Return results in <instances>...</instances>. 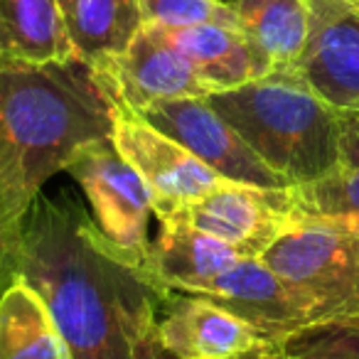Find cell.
I'll list each match as a JSON object with an SVG mask.
<instances>
[{
	"instance_id": "obj_1",
	"label": "cell",
	"mask_w": 359,
	"mask_h": 359,
	"mask_svg": "<svg viewBox=\"0 0 359 359\" xmlns=\"http://www.w3.org/2000/svg\"><path fill=\"white\" fill-rule=\"evenodd\" d=\"M47 305L74 359H148L170 290L118 251L72 197L37 195L22 222L18 276Z\"/></svg>"
},
{
	"instance_id": "obj_2",
	"label": "cell",
	"mask_w": 359,
	"mask_h": 359,
	"mask_svg": "<svg viewBox=\"0 0 359 359\" xmlns=\"http://www.w3.org/2000/svg\"><path fill=\"white\" fill-rule=\"evenodd\" d=\"M116 104L81 57L0 67V195L20 210L96 140L114 135Z\"/></svg>"
},
{
	"instance_id": "obj_3",
	"label": "cell",
	"mask_w": 359,
	"mask_h": 359,
	"mask_svg": "<svg viewBox=\"0 0 359 359\" xmlns=\"http://www.w3.org/2000/svg\"><path fill=\"white\" fill-rule=\"evenodd\" d=\"M207 101L288 187L315 182L342 165L339 111L293 69L217 91Z\"/></svg>"
},
{
	"instance_id": "obj_4",
	"label": "cell",
	"mask_w": 359,
	"mask_h": 359,
	"mask_svg": "<svg viewBox=\"0 0 359 359\" xmlns=\"http://www.w3.org/2000/svg\"><path fill=\"white\" fill-rule=\"evenodd\" d=\"M259 259L310 300L320 323L359 315V224L354 222L295 215Z\"/></svg>"
},
{
	"instance_id": "obj_5",
	"label": "cell",
	"mask_w": 359,
	"mask_h": 359,
	"mask_svg": "<svg viewBox=\"0 0 359 359\" xmlns=\"http://www.w3.org/2000/svg\"><path fill=\"white\" fill-rule=\"evenodd\" d=\"M91 205V219L101 234L130 261L148 266V226L155 217L153 195L138 170L116 150L114 140L86 145L67 168Z\"/></svg>"
},
{
	"instance_id": "obj_6",
	"label": "cell",
	"mask_w": 359,
	"mask_h": 359,
	"mask_svg": "<svg viewBox=\"0 0 359 359\" xmlns=\"http://www.w3.org/2000/svg\"><path fill=\"white\" fill-rule=\"evenodd\" d=\"M295 217L290 187H254L222 180L192 205L155 219H177L234 246L244 259H259Z\"/></svg>"
},
{
	"instance_id": "obj_7",
	"label": "cell",
	"mask_w": 359,
	"mask_h": 359,
	"mask_svg": "<svg viewBox=\"0 0 359 359\" xmlns=\"http://www.w3.org/2000/svg\"><path fill=\"white\" fill-rule=\"evenodd\" d=\"M96 72L116 109L133 116L165 101L212 96L190 60L153 25H145L126 52L96 67Z\"/></svg>"
},
{
	"instance_id": "obj_8",
	"label": "cell",
	"mask_w": 359,
	"mask_h": 359,
	"mask_svg": "<svg viewBox=\"0 0 359 359\" xmlns=\"http://www.w3.org/2000/svg\"><path fill=\"white\" fill-rule=\"evenodd\" d=\"M138 118L163 130L182 148H187L202 165L229 182L254 187H288L285 180L278 177L246 140L236 133L207 99H180L150 106L140 111Z\"/></svg>"
},
{
	"instance_id": "obj_9",
	"label": "cell",
	"mask_w": 359,
	"mask_h": 359,
	"mask_svg": "<svg viewBox=\"0 0 359 359\" xmlns=\"http://www.w3.org/2000/svg\"><path fill=\"white\" fill-rule=\"evenodd\" d=\"M185 293L222 305L254 327L264 342L278 347L290 334L320 323L310 300L303 298L280 276H276L261 259H241L222 276L205 280Z\"/></svg>"
},
{
	"instance_id": "obj_10",
	"label": "cell",
	"mask_w": 359,
	"mask_h": 359,
	"mask_svg": "<svg viewBox=\"0 0 359 359\" xmlns=\"http://www.w3.org/2000/svg\"><path fill=\"white\" fill-rule=\"evenodd\" d=\"M111 140L145 180L155 217L192 205L222 182L190 150L133 114L116 111Z\"/></svg>"
},
{
	"instance_id": "obj_11",
	"label": "cell",
	"mask_w": 359,
	"mask_h": 359,
	"mask_svg": "<svg viewBox=\"0 0 359 359\" xmlns=\"http://www.w3.org/2000/svg\"><path fill=\"white\" fill-rule=\"evenodd\" d=\"M310 32L293 72L332 109L359 104V8L352 0H308Z\"/></svg>"
},
{
	"instance_id": "obj_12",
	"label": "cell",
	"mask_w": 359,
	"mask_h": 359,
	"mask_svg": "<svg viewBox=\"0 0 359 359\" xmlns=\"http://www.w3.org/2000/svg\"><path fill=\"white\" fill-rule=\"evenodd\" d=\"M158 342L175 359H234L264 339L222 305L170 290L158 320Z\"/></svg>"
},
{
	"instance_id": "obj_13",
	"label": "cell",
	"mask_w": 359,
	"mask_h": 359,
	"mask_svg": "<svg viewBox=\"0 0 359 359\" xmlns=\"http://www.w3.org/2000/svg\"><path fill=\"white\" fill-rule=\"evenodd\" d=\"M254 79L295 67L310 32L308 0H231Z\"/></svg>"
},
{
	"instance_id": "obj_14",
	"label": "cell",
	"mask_w": 359,
	"mask_h": 359,
	"mask_svg": "<svg viewBox=\"0 0 359 359\" xmlns=\"http://www.w3.org/2000/svg\"><path fill=\"white\" fill-rule=\"evenodd\" d=\"M160 231L150 244L148 269L163 288L185 293L239 264L244 256L217 236L177 219H158Z\"/></svg>"
},
{
	"instance_id": "obj_15",
	"label": "cell",
	"mask_w": 359,
	"mask_h": 359,
	"mask_svg": "<svg viewBox=\"0 0 359 359\" xmlns=\"http://www.w3.org/2000/svg\"><path fill=\"white\" fill-rule=\"evenodd\" d=\"M74 55L60 0H0V67Z\"/></svg>"
},
{
	"instance_id": "obj_16",
	"label": "cell",
	"mask_w": 359,
	"mask_h": 359,
	"mask_svg": "<svg viewBox=\"0 0 359 359\" xmlns=\"http://www.w3.org/2000/svg\"><path fill=\"white\" fill-rule=\"evenodd\" d=\"M60 6L72 50L94 69L126 52L145 27L138 0H62Z\"/></svg>"
},
{
	"instance_id": "obj_17",
	"label": "cell",
	"mask_w": 359,
	"mask_h": 359,
	"mask_svg": "<svg viewBox=\"0 0 359 359\" xmlns=\"http://www.w3.org/2000/svg\"><path fill=\"white\" fill-rule=\"evenodd\" d=\"M158 30L190 60L212 94L236 89L254 79V62L239 27L202 22V25L158 27Z\"/></svg>"
},
{
	"instance_id": "obj_18",
	"label": "cell",
	"mask_w": 359,
	"mask_h": 359,
	"mask_svg": "<svg viewBox=\"0 0 359 359\" xmlns=\"http://www.w3.org/2000/svg\"><path fill=\"white\" fill-rule=\"evenodd\" d=\"M0 359H74L47 305L20 278L0 295Z\"/></svg>"
},
{
	"instance_id": "obj_19",
	"label": "cell",
	"mask_w": 359,
	"mask_h": 359,
	"mask_svg": "<svg viewBox=\"0 0 359 359\" xmlns=\"http://www.w3.org/2000/svg\"><path fill=\"white\" fill-rule=\"evenodd\" d=\"M295 215L327 217L359 224V168L332 170L308 185L290 187Z\"/></svg>"
},
{
	"instance_id": "obj_20",
	"label": "cell",
	"mask_w": 359,
	"mask_h": 359,
	"mask_svg": "<svg viewBox=\"0 0 359 359\" xmlns=\"http://www.w3.org/2000/svg\"><path fill=\"white\" fill-rule=\"evenodd\" d=\"M280 352L293 359H359V315L308 325L290 334Z\"/></svg>"
},
{
	"instance_id": "obj_21",
	"label": "cell",
	"mask_w": 359,
	"mask_h": 359,
	"mask_svg": "<svg viewBox=\"0 0 359 359\" xmlns=\"http://www.w3.org/2000/svg\"><path fill=\"white\" fill-rule=\"evenodd\" d=\"M145 25L153 27H185L217 22L236 25V13L226 0H138Z\"/></svg>"
},
{
	"instance_id": "obj_22",
	"label": "cell",
	"mask_w": 359,
	"mask_h": 359,
	"mask_svg": "<svg viewBox=\"0 0 359 359\" xmlns=\"http://www.w3.org/2000/svg\"><path fill=\"white\" fill-rule=\"evenodd\" d=\"M25 215L27 210L11 205L0 195V295L18 276V249H20Z\"/></svg>"
},
{
	"instance_id": "obj_23",
	"label": "cell",
	"mask_w": 359,
	"mask_h": 359,
	"mask_svg": "<svg viewBox=\"0 0 359 359\" xmlns=\"http://www.w3.org/2000/svg\"><path fill=\"white\" fill-rule=\"evenodd\" d=\"M339 153L342 168H359V111H339Z\"/></svg>"
},
{
	"instance_id": "obj_24",
	"label": "cell",
	"mask_w": 359,
	"mask_h": 359,
	"mask_svg": "<svg viewBox=\"0 0 359 359\" xmlns=\"http://www.w3.org/2000/svg\"><path fill=\"white\" fill-rule=\"evenodd\" d=\"M278 357H280L278 344L264 342V344H259V347L249 349V352L239 354V357H234V359H278Z\"/></svg>"
},
{
	"instance_id": "obj_25",
	"label": "cell",
	"mask_w": 359,
	"mask_h": 359,
	"mask_svg": "<svg viewBox=\"0 0 359 359\" xmlns=\"http://www.w3.org/2000/svg\"><path fill=\"white\" fill-rule=\"evenodd\" d=\"M148 359H175L170 352H165L163 347H160V342L155 339V344L150 347V352H148Z\"/></svg>"
},
{
	"instance_id": "obj_26",
	"label": "cell",
	"mask_w": 359,
	"mask_h": 359,
	"mask_svg": "<svg viewBox=\"0 0 359 359\" xmlns=\"http://www.w3.org/2000/svg\"><path fill=\"white\" fill-rule=\"evenodd\" d=\"M278 359H293V357H288V354H283V352H280V357Z\"/></svg>"
},
{
	"instance_id": "obj_27",
	"label": "cell",
	"mask_w": 359,
	"mask_h": 359,
	"mask_svg": "<svg viewBox=\"0 0 359 359\" xmlns=\"http://www.w3.org/2000/svg\"><path fill=\"white\" fill-rule=\"evenodd\" d=\"M352 111H359V104H357V106H354V109H352Z\"/></svg>"
},
{
	"instance_id": "obj_28",
	"label": "cell",
	"mask_w": 359,
	"mask_h": 359,
	"mask_svg": "<svg viewBox=\"0 0 359 359\" xmlns=\"http://www.w3.org/2000/svg\"><path fill=\"white\" fill-rule=\"evenodd\" d=\"M352 3H359V0H352Z\"/></svg>"
},
{
	"instance_id": "obj_29",
	"label": "cell",
	"mask_w": 359,
	"mask_h": 359,
	"mask_svg": "<svg viewBox=\"0 0 359 359\" xmlns=\"http://www.w3.org/2000/svg\"><path fill=\"white\" fill-rule=\"evenodd\" d=\"M354 6H357V8H359V3H354Z\"/></svg>"
},
{
	"instance_id": "obj_30",
	"label": "cell",
	"mask_w": 359,
	"mask_h": 359,
	"mask_svg": "<svg viewBox=\"0 0 359 359\" xmlns=\"http://www.w3.org/2000/svg\"><path fill=\"white\" fill-rule=\"evenodd\" d=\"M60 3H62V0H60Z\"/></svg>"
}]
</instances>
